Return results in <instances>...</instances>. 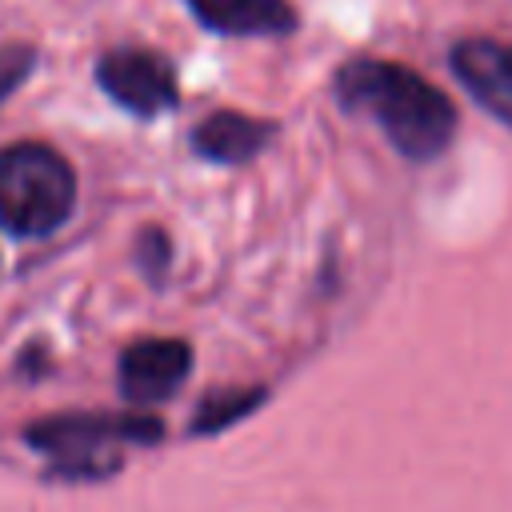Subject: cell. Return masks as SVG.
Wrapping results in <instances>:
<instances>
[{
    "mask_svg": "<svg viewBox=\"0 0 512 512\" xmlns=\"http://www.w3.org/2000/svg\"><path fill=\"white\" fill-rule=\"evenodd\" d=\"M192 368V348L172 336H148L120 352V392L132 404L168 400Z\"/></svg>",
    "mask_w": 512,
    "mask_h": 512,
    "instance_id": "obj_5",
    "label": "cell"
},
{
    "mask_svg": "<svg viewBox=\"0 0 512 512\" xmlns=\"http://www.w3.org/2000/svg\"><path fill=\"white\" fill-rule=\"evenodd\" d=\"M164 436L156 416H108V412H68L48 416L24 428L32 452L48 456L52 476L68 480H100L124 464L128 444H152Z\"/></svg>",
    "mask_w": 512,
    "mask_h": 512,
    "instance_id": "obj_2",
    "label": "cell"
},
{
    "mask_svg": "<svg viewBox=\"0 0 512 512\" xmlns=\"http://www.w3.org/2000/svg\"><path fill=\"white\" fill-rule=\"evenodd\" d=\"M452 72L476 104L512 128V44L472 36L452 48Z\"/></svg>",
    "mask_w": 512,
    "mask_h": 512,
    "instance_id": "obj_6",
    "label": "cell"
},
{
    "mask_svg": "<svg viewBox=\"0 0 512 512\" xmlns=\"http://www.w3.org/2000/svg\"><path fill=\"white\" fill-rule=\"evenodd\" d=\"M76 208V172L72 164L40 144L0 148V228L12 236H48Z\"/></svg>",
    "mask_w": 512,
    "mask_h": 512,
    "instance_id": "obj_3",
    "label": "cell"
},
{
    "mask_svg": "<svg viewBox=\"0 0 512 512\" xmlns=\"http://www.w3.org/2000/svg\"><path fill=\"white\" fill-rule=\"evenodd\" d=\"M96 84L132 116H160L176 108V68L148 48H112L96 60Z\"/></svg>",
    "mask_w": 512,
    "mask_h": 512,
    "instance_id": "obj_4",
    "label": "cell"
},
{
    "mask_svg": "<svg viewBox=\"0 0 512 512\" xmlns=\"http://www.w3.org/2000/svg\"><path fill=\"white\" fill-rule=\"evenodd\" d=\"M192 16L220 36H288L296 8L288 0H184Z\"/></svg>",
    "mask_w": 512,
    "mask_h": 512,
    "instance_id": "obj_8",
    "label": "cell"
},
{
    "mask_svg": "<svg viewBox=\"0 0 512 512\" xmlns=\"http://www.w3.org/2000/svg\"><path fill=\"white\" fill-rule=\"evenodd\" d=\"M32 68H36L32 44H0V104L32 76Z\"/></svg>",
    "mask_w": 512,
    "mask_h": 512,
    "instance_id": "obj_10",
    "label": "cell"
},
{
    "mask_svg": "<svg viewBox=\"0 0 512 512\" xmlns=\"http://www.w3.org/2000/svg\"><path fill=\"white\" fill-rule=\"evenodd\" d=\"M336 100L348 112L372 116L396 152L408 160H432L452 144L456 132V108L452 100L424 80L420 72L396 64V60H348L336 72Z\"/></svg>",
    "mask_w": 512,
    "mask_h": 512,
    "instance_id": "obj_1",
    "label": "cell"
},
{
    "mask_svg": "<svg viewBox=\"0 0 512 512\" xmlns=\"http://www.w3.org/2000/svg\"><path fill=\"white\" fill-rule=\"evenodd\" d=\"M276 124L272 120H256L232 108H220L212 116H204L192 128V152L212 160V164H244L256 152H264V144L272 140Z\"/></svg>",
    "mask_w": 512,
    "mask_h": 512,
    "instance_id": "obj_7",
    "label": "cell"
},
{
    "mask_svg": "<svg viewBox=\"0 0 512 512\" xmlns=\"http://www.w3.org/2000/svg\"><path fill=\"white\" fill-rule=\"evenodd\" d=\"M264 392H224V396H208L196 412V432H212V428H224L232 424L236 416H244L252 404H260Z\"/></svg>",
    "mask_w": 512,
    "mask_h": 512,
    "instance_id": "obj_9",
    "label": "cell"
}]
</instances>
